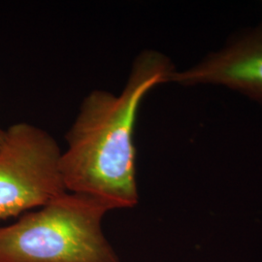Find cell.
Wrapping results in <instances>:
<instances>
[{"mask_svg": "<svg viewBox=\"0 0 262 262\" xmlns=\"http://www.w3.org/2000/svg\"><path fill=\"white\" fill-rule=\"evenodd\" d=\"M175 70L157 51H143L122 94L94 90L80 106L67 132L60 172L68 192L93 197L111 210L138 203L133 130L141 101Z\"/></svg>", "mask_w": 262, "mask_h": 262, "instance_id": "obj_1", "label": "cell"}, {"mask_svg": "<svg viewBox=\"0 0 262 262\" xmlns=\"http://www.w3.org/2000/svg\"><path fill=\"white\" fill-rule=\"evenodd\" d=\"M0 148V220L45 206L67 190L61 150L47 131L27 122L9 126Z\"/></svg>", "mask_w": 262, "mask_h": 262, "instance_id": "obj_3", "label": "cell"}, {"mask_svg": "<svg viewBox=\"0 0 262 262\" xmlns=\"http://www.w3.org/2000/svg\"><path fill=\"white\" fill-rule=\"evenodd\" d=\"M166 83L222 84L262 103V26L196 66L185 71L174 70Z\"/></svg>", "mask_w": 262, "mask_h": 262, "instance_id": "obj_4", "label": "cell"}, {"mask_svg": "<svg viewBox=\"0 0 262 262\" xmlns=\"http://www.w3.org/2000/svg\"><path fill=\"white\" fill-rule=\"evenodd\" d=\"M5 133H6V130L3 129V128L0 126V148H1L2 144H3V142H4V139H5Z\"/></svg>", "mask_w": 262, "mask_h": 262, "instance_id": "obj_5", "label": "cell"}, {"mask_svg": "<svg viewBox=\"0 0 262 262\" xmlns=\"http://www.w3.org/2000/svg\"><path fill=\"white\" fill-rule=\"evenodd\" d=\"M111 208L66 191L0 226V262H121L102 230Z\"/></svg>", "mask_w": 262, "mask_h": 262, "instance_id": "obj_2", "label": "cell"}]
</instances>
